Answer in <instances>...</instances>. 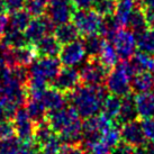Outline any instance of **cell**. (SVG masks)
I'll return each mask as SVG.
<instances>
[{
	"label": "cell",
	"instance_id": "cell-1",
	"mask_svg": "<svg viewBox=\"0 0 154 154\" xmlns=\"http://www.w3.org/2000/svg\"><path fill=\"white\" fill-rule=\"evenodd\" d=\"M107 96V89L103 86H88L83 83L69 92L71 106L75 109L79 117L86 119L98 114Z\"/></svg>",
	"mask_w": 154,
	"mask_h": 154
},
{
	"label": "cell",
	"instance_id": "cell-2",
	"mask_svg": "<svg viewBox=\"0 0 154 154\" xmlns=\"http://www.w3.org/2000/svg\"><path fill=\"white\" fill-rule=\"evenodd\" d=\"M134 77L131 65L127 61H123L108 72L106 78V89L110 94L125 97L131 94V81Z\"/></svg>",
	"mask_w": 154,
	"mask_h": 154
},
{
	"label": "cell",
	"instance_id": "cell-3",
	"mask_svg": "<svg viewBox=\"0 0 154 154\" xmlns=\"http://www.w3.org/2000/svg\"><path fill=\"white\" fill-rule=\"evenodd\" d=\"M103 16H100L94 9H74L71 20L77 27L80 36L99 34L100 26L103 23Z\"/></svg>",
	"mask_w": 154,
	"mask_h": 154
},
{
	"label": "cell",
	"instance_id": "cell-4",
	"mask_svg": "<svg viewBox=\"0 0 154 154\" xmlns=\"http://www.w3.org/2000/svg\"><path fill=\"white\" fill-rule=\"evenodd\" d=\"M108 72L109 71L101 64L98 57H88L87 62L79 71L81 82L88 86H103Z\"/></svg>",
	"mask_w": 154,
	"mask_h": 154
},
{
	"label": "cell",
	"instance_id": "cell-5",
	"mask_svg": "<svg viewBox=\"0 0 154 154\" xmlns=\"http://www.w3.org/2000/svg\"><path fill=\"white\" fill-rule=\"evenodd\" d=\"M55 26L56 25L52 22L51 18L45 14L30 19L29 24L24 30V35H25L27 43L34 45L41 38H43L45 35L53 33Z\"/></svg>",
	"mask_w": 154,
	"mask_h": 154
},
{
	"label": "cell",
	"instance_id": "cell-6",
	"mask_svg": "<svg viewBox=\"0 0 154 154\" xmlns=\"http://www.w3.org/2000/svg\"><path fill=\"white\" fill-rule=\"evenodd\" d=\"M111 43L115 47L119 60L127 61L135 54L136 51V37L129 28H120L115 35Z\"/></svg>",
	"mask_w": 154,
	"mask_h": 154
},
{
	"label": "cell",
	"instance_id": "cell-7",
	"mask_svg": "<svg viewBox=\"0 0 154 154\" xmlns=\"http://www.w3.org/2000/svg\"><path fill=\"white\" fill-rule=\"evenodd\" d=\"M61 70V62L56 57H41L30 65V77L41 78L46 82L53 81Z\"/></svg>",
	"mask_w": 154,
	"mask_h": 154
},
{
	"label": "cell",
	"instance_id": "cell-8",
	"mask_svg": "<svg viewBox=\"0 0 154 154\" xmlns=\"http://www.w3.org/2000/svg\"><path fill=\"white\" fill-rule=\"evenodd\" d=\"M77 119H79V115L72 106H64L60 109L50 111L46 115L47 124L55 133H60Z\"/></svg>",
	"mask_w": 154,
	"mask_h": 154
},
{
	"label": "cell",
	"instance_id": "cell-9",
	"mask_svg": "<svg viewBox=\"0 0 154 154\" xmlns=\"http://www.w3.org/2000/svg\"><path fill=\"white\" fill-rule=\"evenodd\" d=\"M13 124L15 127V134L20 142H27L34 140L35 124L29 117L25 108H19L16 110L13 117Z\"/></svg>",
	"mask_w": 154,
	"mask_h": 154
},
{
	"label": "cell",
	"instance_id": "cell-10",
	"mask_svg": "<svg viewBox=\"0 0 154 154\" xmlns=\"http://www.w3.org/2000/svg\"><path fill=\"white\" fill-rule=\"evenodd\" d=\"M86 56V51L82 39H77L72 43L62 45L59 53V60L64 66H72L80 64Z\"/></svg>",
	"mask_w": 154,
	"mask_h": 154
},
{
	"label": "cell",
	"instance_id": "cell-11",
	"mask_svg": "<svg viewBox=\"0 0 154 154\" xmlns=\"http://www.w3.org/2000/svg\"><path fill=\"white\" fill-rule=\"evenodd\" d=\"M120 136L123 143L133 149L144 146L146 144V138L142 129L141 122L137 119L123 124L120 128Z\"/></svg>",
	"mask_w": 154,
	"mask_h": 154
},
{
	"label": "cell",
	"instance_id": "cell-12",
	"mask_svg": "<svg viewBox=\"0 0 154 154\" xmlns=\"http://www.w3.org/2000/svg\"><path fill=\"white\" fill-rule=\"evenodd\" d=\"M53 81L55 88L61 90L62 92L69 94L79 86L81 79H80V73L77 69L72 66H64L61 68L60 72L57 73V75Z\"/></svg>",
	"mask_w": 154,
	"mask_h": 154
},
{
	"label": "cell",
	"instance_id": "cell-13",
	"mask_svg": "<svg viewBox=\"0 0 154 154\" xmlns=\"http://www.w3.org/2000/svg\"><path fill=\"white\" fill-rule=\"evenodd\" d=\"M37 52L35 50L34 45L26 44L24 46L10 48L9 50V61H10V68L15 66H25L32 65L33 62L37 57Z\"/></svg>",
	"mask_w": 154,
	"mask_h": 154
},
{
	"label": "cell",
	"instance_id": "cell-14",
	"mask_svg": "<svg viewBox=\"0 0 154 154\" xmlns=\"http://www.w3.org/2000/svg\"><path fill=\"white\" fill-rule=\"evenodd\" d=\"M41 100L45 106L46 110L53 111L64 107L66 103V97L64 92H62L55 87H47L41 96Z\"/></svg>",
	"mask_w": 154,
	"mask_h": 154
},
{
	"label": "cell",
	"instance_id": "cell-15",
	"mask_svg": "<svg viewBox=\"0 0 154 154\" xmlns=\"http://www.w3.org/2000/svg\"><path fill=\"white\" fill-rule=\"evenodd\" d=\"M34 47L37 52V55L41 57H56L60 53L62 45L59 43L54 35L47 34L37 43H35Z\"/></svg>",
	"mask_w": 154,
	"mask_h": 154
},
{
	"label": "cell",
	"instance_id": "cell-16",
	"mask_svg": "<svg viewBox=\"0 0 154 154\" xmlns=\"http://www.w3.org/2000/svg\"><path fill=\"white\" fill-rule=\"evenodd\" d=\"M137 116L141 119L154 117V94L141 92L134 96Z\"/></svg>",
	"mask_w": 154,
	"mask_h": 154
},
{
	"label": "cell",
	"instance_id": "cell-17",
	"mask_svg": "<svg viewBox=\"0 0 154 154\" xmlns=\"http://www.w3.org/2000/svg\"><path fill=\"white\" fill-rule=\"evenodd\" d=\"M138 4H140V0H117L114 17L122 28L127 27L129 16Z\"/></svg>",
	"mask_w": 154,
	"mask_h": 154
},
{
	"label": "cell",
	"instance_id": "cell-18",
	"mask_svg": "<svg viewBox=\"0 0 154 154\" xmlns=\"http://www.w3.org/2000/svg\"><path fill=\"white\" fill-rule=\"evenodd\" d=\"M53 34L61 45L72 43V42L80 38V33L78 32L77 27L74 26L73 23L70 22L56 25Z\"/></svg>",
	"mask_w": 154,
	"mask_h": 154
},
{
	"label": "cell",
	"instance_id": "cell-19",
	"mask_svg": "<svg viewBox=\"0 0 154 154\" xmlns=\"http://www.w3.org/2000/svg\"><path fill=\"white\" fill-rule=\"evenodd\" d=\"M127 27L136 35L151 27L147 17H146L145 10L141 5H137L132 11L131 16H129Z\"/></svg>",
	"mask_w": 154,
	"mask_h": 154
},
{
	"label": "cell",
	"instance_id": "cell-20",
	"mask_svg": "<svg viewBox=\"0 0 154 154\" xmlns=\"http://www.w3.org/2000/svg\"><path fill=\"white\" fill-rule=\"evenodd\" d=\"M82 133H83V123L80 119L74 120L72 124L65 127L59 133L60 140L63 144H79L81 143Z\"/></svg>",
	"mask_w": 154,
	"mask_h": 154
},
{
	"label": "cell",
	"instance_id": "cell-21",
	"mask_svg": "<svg viewBox=\"0 0 154 154\" xmlns=\"http://www.w3.org/2000/svg\"><path fill=\"white\" fill-rule=\"evenodd\" d=\"M137 118L138 116H137L136 107H135L134 96L129 94L125 97H122V106H120L119 115L117 117L118 122L122 124H125V123L135 120Z\"/></svg>",
	"mask_w": 154,
	"mask_h": 154
},
{
	"label": "cell",
	"instance_id": "cell-22",
	"mask_svg": "<svg viewBox=\"0 0 154 154\" xmlns=\"http://www.w3.org/2000/svg\"><path fill=\"white\" fill-rule=\"evenodd\" d=\"M131 88L136 94L150 92L154 88V75L149 71H143L135 74L131 81Z\"/></svg>",
	"mask_w": 154,
	"mask_h": 154
},
{
	"label": "cell",
	"instance_id": "cell-23",
	"mask_svg": "<svg viewBox=\"0 0 154 154\" xmlns=\"http://www.w3.org/2000/svg\"><path fill=\"white\" fill-rule=\"evenodd\" d=\"M98 59L108 71H110L111 69L115 68L119 61L118 54H117L114 45L111 44V42L106 41V39H105V43L103 45V48H101V52L99 54Z\"/></svg>",
	"mask_w": 154,
	"mask_h": 154
},
{
	"label": "cell",
	"instance_id": "cell-24",
	"mask_svg": "<svg viewBox=\"0 0 154 154\" xmlns=\"http://www.w3.org/2000/svg\"><path fill=\"white\" fill-rule=\"evenodd\" d=\"M26 107L25 109L27 110L29 117L32 118V120L34 122L35 124H38L45 120L46 117V108L43 105L42 100L37 98H30L28 97V99L26 100Z\"/></svg>",
	"mask_w": 154,
	"mask_h": 154
},
{
	"label": "cell",
	"instance_id": "cell-25",
	"mask_svg": "<svg viewBox=\"0 0 154 154\" xmlns=\"http://www.w3.org/2000/svg\"><path fill=\"white\" fill-rule=\"evenodd\" d=\"M136 48L140 52L154 56V29L152 27L137 34Z\"/></svg>",
	"mask_w": 154,
	"mask_h": 154
},
{
	"label": "cell",
	"instance_id": "cell-26",
	"mask_svg": "<svg viewBox=\"0 0 154 154\" xmlns=\"http://www.w3.org/2000/svg\"><path fill=\"white\" fill-rule=\"evenodd\" d=\"M82 42H83L86 55L88 57H98L105 43V38L100 34H94L82 37Z\"/></svg>",
	"mask_w": 154,
	"mask_h": 154
},
{
	"label": "cell",
	"instance_id": "cell-27",
	"mask_svg": "<svg viewBox=\"0 0 154 154\" xmlns=\"http://www.w3.org/2000/svg\"><path fill=\"white\" fill-rule=\"evenodd\" d=\"M0 42L9 48H16L28 44L25 38L24 32L15 30L11 28H7V30L0 36Z\"/></svg>",
	"mask_w": 154,
	"mask_h": 154
},
{
	"label": "cell",
	"instance_id": "cell-28",
	"mask_svg": "<svg viewBox=\"0 0 154 154\" xmlns=\"http://www.w3.org/2000/svg\"><path fill=\"white\" fill-rule=\"evenodd\" d=\"M120 106H122V97L115 94H108L103 103V114L109 117L110 119H117L119 115Z\"/></svg>",
	"mask_w": 154,
	"mask_h": 154
},
{
	"label": "cell",
	"instance_id": "cell-29",
	"mask_svg": "<svg viewBox=\"0 0 154 154\" xmlns=\"http://www.w3.org/2000/svg\"><path fill=\"white\" fill-rule=\"evenodd\" d=\"M30 17L32 16L26 9H22V10H18L16 13L10 14L8 27L11 28V29L24 32L25 28L27 27V25L29 24L30 19H32Z\"/></svg>",
	"mask_w": 154,
	"mask_h": 154
},
{
	"label": "cell",
	"instance_id": "cell-30",
	"mask_svg": "<svg viewBox=\"0 0 154 154\" xmlns=\"http://www.w3.org/2000/svg\"><path fill=\"white\" fill-rule=\"evenodd\" d=\"M120 28L122 27L118 25V23L116 22L114 16H107V17L103 18V23H101V26H100L99 34L101 35L106 41L111 42Z\"/></svg>",
	"mask_w": 154,
	"mask_h": 154
},
{
	"label": "cell",
	"instance_id": "cell-31",
	"mask_svg": "<svg viewBox=\"0 0 154 154\" xmlns=\"http://www.w3.org/2000/svg\"><path fill=\"white\" fill-rule=\"evenodd\" d=\"M22 142L18 137L0 140V154H20Z\"/></svg>",
	"mask_w": 154,
	"mask_h": 154
},
{
	"label": "cell",
	"instance_id": "cell-32",
	"mask_svg": "<svg viewBox=\"0 0 154 154\" xmlns=\"http://www.w3.org/2000/svg\"><path fill=\"white\" fill-rule=\"evenodd\" d=\"M116 6H117V0H94L92 8L100 16L107 17V16H114Z\"/></svg>",
	"mask_w": 154,
	"mask_h": 154
},
{
	"label": "cell",
	"instance_id": "cell-33",
	"mask_svg": "<svg viewBox=\"0 0 154 154\" xmlns=\"http://www.w3.org/2000/svg\"><path fill=\"white\" fill-rule=\"evenodd\" d=\"M101 141L103 143H106L109 147L114 149L115 146H117L122 141V136H120V129L118 128V126H116L115 124H112L108 129H106L103 133L101 136Z\"/></svg>",
	"mask_w": 154,
	"mask_h": 154
},
{
	"label": "cell",
	"instance_id": "cell-34",
	"mask_svg": "<svg viewBox=\"0 0 154 154\" xmlns=\"http://www.w3.org/2000/svg\"><path fill=\"white\" fill-rule=\"evenodd\" d=\"M62 144L63 143L61 142L60 137L56 136L54 134L47 141L39 144V152H41V154H60Z\"/></svg>",
	"mask_w": 154,
	"mask_h": 154
},
{
	"label": "cell",
	"instance_id": "cell-35",
	"mask_svg": "<svg viewBox=\"0 0 154 154\" xmlns=\"http://www.w3.org/2000/svg\"><path fill=\"white\" fill-rule=\"evenodd\" d=\"M141 125L143 133L145 135L146 141H150L151 143H154V117L142 119Z\"/></svg>",
	"mask_w": 154,
	"mask_h": 154
},
{
	"label": "cell",
	"instance_id": "cell-36",
	"mask_svg": "<svg viewBox=\"0 0 154 154\" xmlns=\"http://www.w3.org/2000/svg\"><path fill=\"white\" fill-rule=\"evenodd\" d=\"M25 5L26 0H4V8L7 14H13L25 9Z\"/></svg>",
	"mask_w": 154,
	"mask_h": 154
},
{
	"label": "cell",
	"instance_id": "cell-37",
	"mask_svg": "<svg viewBox=\"0 0 154 154\" xmlns=\"http://www.w3.org/2000/svg\"><path fill=\"white\" fill-rule=\"evenodd\" d=\"M15 134V127L10 120H0V140L13 137Z\"/></svg>",
	"mask_w": 154,
	"mask_h": 154
},
{
	"label": "cell",
	"instance_id": "cell-38",
	"mask_svg": "<svg viewBox=\"0 0 154 154\" xmlns=\"http://www.w3.org/2000/svg\"><path fill=\"white\" fill-rule=\"evenodd\" d=\"M86 152L87 154H111V147H109L103 141H99L90 146L89 149H87Z\"/></svg>",
	"mask_w": 154,
	"mask_h": 154
},
{
	"label": "cell",
	"instance_id": "cell-39",
	"mask_svg": "<svg viewBox=\"0 0 154 154\" xmlns=\"http://www.w3.org/2000/svg\"><path fill=\"white\" fill-rule=\"evenodd\" d=\"M60 154H87V152L80 144H62Z\"/></svg>",
	"mask_w": 154,
	"mask_h": 154
},
{
	"label": "cell",
	"instance_id": "cell-40",
	"mask_svg": "<svg viewBox=\"0 0 154 154\" xmlns=\"http://www.w3.org/2000/svg\"><path fill=\"white\" fill-rule=\"evenodd\" d=\"M144 8L150 26L154 22V0H140V4Z\"/></svg>",
	"mask_w": 154,
	"mask_h": 154
},
{
	"label": "cell",
	"instance_id": "cell-41",
	"mask_svg": "<svg viewBox=\"0 0 154 154\" xmlns=\"http://www.w3.org/2000/svg\"><path fill=\"white\" fill-rule=\"evenodd\" d=\"M94 0H71L74 9H89L92 8Z\"/></svg>",
	"mask_w": 154,
	"mask_h": 154
},
{
	"label": "cell",
	"instance_id": "cell-42",
	"mask_svg": "<svg viewBox=\"0 0 154 154\" xmlns=\"http://www.w3.org/2000/svg\"><path fill=\"white\" fill-rule=\"evenodd\" d=\"M8 25H9L8 14L6 13V11H1L0 10V36L7 30Z\"/></svg>",
	"mask_w": 154,
	"mask_h": 154
},
{
	"label": "cell",
	"instance_id": "cell-43",
	"mask_svg": "<svg viewBox=\"0 0 154 154\" xmlns=\"http://www.w3.org/2000/svg\"><path fill=\"white\" fill-rule=\"evenodd\" d=\"M0 10H1V11H5V8H4V0H0Z\"/></svg>",
	"mask_w": 154,
	"mask_h": 154
},
{
	"label": "cell",
	"instance_id": "cell-44",
	"mask_svg": "<svg viewBox=\"0 0 154 154\" xmlns=\"http://www.w3.org/2000/svg\"><path fill=\"white\" fill-rule=\"evenodd\" d=\"M151 27H152V28H153V29H154V22H153V24L151 25Z\"/></svg>",
	"mask_w": 154,
	"mask_h": 154
}]
</instances>
